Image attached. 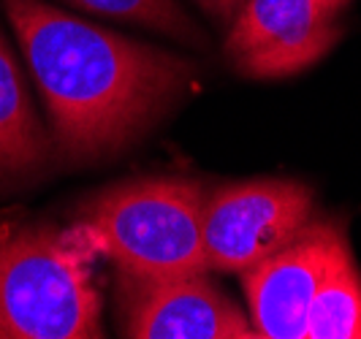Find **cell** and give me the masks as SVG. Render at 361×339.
<instances>
[{"label":"cell","instance_id":"1","mask_svg":"<svg viewBox=\"0 0 361 339\" xmlns=\"http://www.w3.org/2000/svg\"><path fill=\"white\" fill-rule=\"evenodd\" d=\"M73 166L109 161L145 139L190 92L199 66L104 30L41 0H0Z\"/></svg>","mask_w":361,"mask_h":339},{"label":"cell","instance_id":"2","mask_svg":"<svg viewBox=\"0 0 361 339\" xmlns=\"http://www.w3.org/2000/svg\"><path fill=\"white\" fill-rule=\"evenodd\" d=\"M92 255L73 226L0 223V339L104 337Z\"/></svg>","mask_w":361,"mask_h":339},{"label":"cell","instance_id":"3","mask_svg":"<svg viewBox=\"0 0 361 339\" xmlns=\"http://www.w3.org/2000/svg\"><path fill=\"white\" fill-rule=\"evenodd\" d=\"M204 198L207 187L196 179H130L87 198L73 228L123 274H204L209 271L201 242Z\"/></svg>","mask_w":361,"mask_h":339},{"label":"cell","instance_id":"4","mask_svg":"<svg viewBox=\"0 0 361 339\" xmlns=\"http://www.w3.org/2000/svg\"><path fill=\"white\" fill-rule=\"evenodd\" d=\"M315 214V193L296 179H247L207 190L201 242L209 271L242 274L286 247Z\"/></svg>","mask_w":361,"mask_h":339},{"label":"cell","instance_id":"5","mask_svg":"<svg viewBox=\"0 0 361 339\" xmlns=\"http://www.w3.org/2000/svg\"><path fill=\"white\" fill-rule=\"evenodd\" d=\"M117 312L123 337L133 339H253V321L209 280L133 277L117 271Z\"/></svg>","mask_w":361,"mask_h":339},{"label":"cell","instance_id":"6","mask_svg":"<svg viewBox=\"0 0 361 339\" xmlns=\"http://www.w3.org/2000/svg\"><path fill=\"white\" fill-rule=\"evenodd\" d=\"M337 17L321 0H247L228 25L226 54L250 79L293 76L340 41Z\"/></svg>","mask_w":361,"mask_h":339},{"label":"cell","instance_id":"7","mask_svg":"<svg viewBox=\"0 0 361 339\" xmlns=\"http://www.w3.org/2000/svg\"><path fill=\"white\" fill-rule=\"evenodd\" d=\"M343 236L340 223L312 214L286 247L242 271L250 321L258 337L305 339L310 304Z\"/></svg>","mask_w":361,"mask_h":339},{"label":"cell","instance_id":"8","mask_svg":"<svg viewBox=\"0 0 361 339\" xmlns=\"http://www.w3.org/2000/svg\"><path fill=\"white\" fill-rule=\"evenodd\" d=\"M52 139L36 117L17 60L0 36V179H33L49 163Z\"/></svg>","mask_w":361,"mask_h":339},{"label":"cell","instance_id":"9","mask_svg":"<svg viewBox=\"0 0 361 339\" xmlns=\"http://www.w3.org/2000/svg\"><path fill=\"white\" fill-rule=\"evenodd\" d=\"M305 339H361V274L340 239L307 312Z\"/></svg>","mask_w":361,"mask_h":339},{"label":"cell","instance_id":"10","mask_svg":"<svg viewBox=\"0 0 361 339\" xmlns=\"http://www.w3.org/2000/svg\"><path fill=\"white\" fill-rule=\"evenodd\" d=\"M60 3L155 30L190 49H207L204 30L190 19V14L177 0H60Z\"/></svg>","mask_w":361,"mask_h":339},{"label":"cell","instance_id":"11","mask_svg":"<svg viewBox=\"0 0 361 339\" xmlns=\"http://www.w3.org/2000/svg\"><path fill=\"white\" fill-rule=\"evenodd\" d=\"M199 3V8L204 14H209V17L220 22V25H231L234 17L239 14V8L247 3V0H196Z\"/></svg>","mask_w":361,"mask_h":339},{"label":"cell","instance_id":"12","mask_svg":"<svg viewBox=\"0 0 361 339\" xmlns=\"http://www.w3.org/2000/svg\"><path fill=\"white\" fill-rule=\"evenodd\" d=\"M321 3H324L326 8H331V11H337V14H340V11L345 8V3H348V0H321Z\"/></svg>","mask_w":361,"mask_h":339}]
</instances>
